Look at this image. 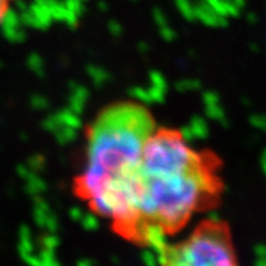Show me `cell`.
Here are the masks:
<instances>
[{"instance_id": "cell-1", "label": "cell", "mask_w": 266, "mask_h": 266, "mask_svg": "<svg viewBox=\"0 0 266 266\" xmlns=\"http://www.w3.org/2000/svg\"><path fill=\"white\" fill-rule=\"evenodd\" d=\"M152 133L148 113L137 105L109 108L89 137L79 190L98 215L129 234H137L139 166Z\"/></svg>"}, {"instance_id": "cell-2", "label": "cell", "mask_w": 266, "mask_h": 266, "mask_svg": "<svg viewBox=\"0 0 266 266\" xmlns=\"http://www.w3.org/2000/svg\"><path fill=\"white\" fill-rule=\"evenodd\" d=\"M215 177L177 132L151 133L139 166L137 235L174 231L215 193Z\"/></svg>"}, {"instance_id": "cell-3", "label": "cell", "mask_w": 266, "mask_h": 266, "mask_svg": "<svg viewBox=\"0 0 266 266\" xmlns=\"http://www.w3.org/2000/svg\"><path fill=\"white\" fill-rule=\"evenodd\" d=\"M164 266H238L230 235L217 223H207L167 251Z\"/></svg>"}, {"instance_id": "cell-4", "label": "cell", "mask_w": 266, "mask_h": 266, "mask_svg": "<svg viewBox=\"0 0 266 266\" xmlns=\"http://www.w3.org/2000/svg\"><path fill=\"white\" fill-rule=\"evenodd\" d=\"M7 14V6H6V0H0V23L3 21V18Z\"/></svg>"}]
</instances>
